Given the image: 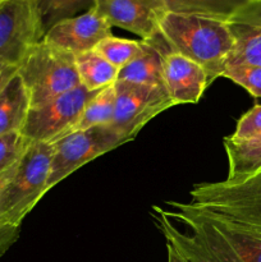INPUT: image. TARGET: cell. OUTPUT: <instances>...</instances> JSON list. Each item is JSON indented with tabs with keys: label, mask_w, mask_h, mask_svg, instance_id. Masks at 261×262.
<instances>
[{
	"label": "cell",
	"mask_w": 261,
	"mask_h": 262,
	"mask_svg": "<svg viewBox=\"0 0 261 262\" xmlns=\"http://www.w3.org/2000/svg\"><path fill=\"white\" fill-rule=\"evenodd\" d=\"M170 210L153 206L151 217L187 262H261V241L235 229L188 202H168Z\"/></svg>",
	"instance_id": "6da1fadb"
},
{
	"label": "cell",
	"mask_w": 261,
	"mask_h": 262,
	"mask_svg": "<svg viewBox=\"0 0 261 262\" xmlns=\"http://www.w3.org/2000/svg\"><path fill=\"white\" fill-rule=\"evenodd\" d=\"M159 31L168 48L201 66L210 82L222 77L233 49L227 19L166 12Z\"/></svg>",
	"instance_id": "7a4b0ae2"
},
{
	"label": "cell",
	"mask_w": 261,
	"mask_h": 262,
	"mask_svg": "<svg viewBox=\"0 0 261 262\" xmlns=\"http://www.w3.org/2000/svg\"><path fill=\"white\" fill-rule=\"evenodd\" d=\"M188 204L261 241V171L240 181L196 184Z\"/></svg>",
	"instance_id": "3957f363"
},
{
	"label": "cell",
	"mask_w": 261,
	"mask_h": 262,
	"mask_svg": "<svg viewBox=\"0 0 261 262\" xmlns=\"http://www.w3.org/2000/svg\"><path fill=\"white\" fill-rule=\"evenodd\" d=\"M54 145L30 142L0 192V223L20 228L23 219L48 193Z\"/></svg>",
	"instance_id": "277c9868"
},
{
	"label": "cell",
	"mask_w": 261,
	"mask_h": 262,
	"mask_svg": "<svg viewBox=\"0 0 261 262\" xmlns=\"http://www.w3.org/2000/svg\"><path fill=\"white\" fill-rule=\"evenodd\" d=\"M31 107L40 106L81 84L74 54L42 38L30 49L18 68Z\"/></svg>",
	"instance_id": "5b68a950"
},
{
	"label": "cell",
	"mask_w": 261,
	"mask_h": 262,
	"mask_svg": "<svg viewBox=\"0 0 261 262\" xmlns=\"http://www.w3.org/2000/svg\"><path fill=\"white\" fill-rule=\"evenodd\" d=\"M174 106L164 84L115 82L114 115L109 127L127 142L135 140L148 122Z\"/></svg>",
	"instance_id": "8992f818"
},
{
	"label": "cell",
	"mask_w": 261,
	"mask_h": 262,
	"mask_svg": "<svg viewBox=\"0 0 261 262\" xmlns=\"http://www.w3.org/2000/svg\"><path fill=\"white\" fill-rule=\"evenodd\" d=\"M94 94L79 84L40 106L31 107L20 135L28 142L54 145L74 132L84 105Z\"/></svg>",
	"instance_id": "52a82bcc"
},
{
	"label": "cell",
	"mask_w": 261,
	"mask_h": 262,
	"mask_svg": "<svg viewBox=\"0 0 261 262\" xmlns=\"http://www.w3.org/2000/svg\"><path fill=\"white\" fill-rule=\"evenodd\" d=\"M127 143L109 125L73 132L54 143L48 192L90 161Z\"/></svg>",
	"instance_id": "ba28073f"
},
{
	"label": "cell",
	"mask_w": 261,
	"mask_h": 262,
	"mask_svg": "<svg viewBox=\"0 0 261 262\" xmlns=\"http://www.w3.org/2000/svg\"><path fill=\"white\" fill-rule=\"evenodd\" d=\"M44 35L42 22L31 0H5L0 4V60L19 67Z\"/></svg>",
	"instance_id": "9c48e42d"
},
{
	"label": "cell",
	"mask_w": 261,
	"mask_h": 262,
	"mask_svg": "<svg viewBox=\"0 0 261 262\" xmlns=\"http://www.w3.org/2000/svg\"><path fill=\"white\" fill-rule=\"evenodd\" d=\"M97 12L113 26L153 40L160 35L159 23L166 13L163 0H96Z\"/></svg>",
	"instance_id": "30bf717a"
},
{
	"label": "cell",
	"mask_w": 261,
	"mask_h": 262,
	"mask_svg": "<svg viewBox=\"0 0 261 262\" xmlns=\"http://www.w3.org/2000/svg\"><path fill=\"white\" fill-rule=\"evenodd\" d=\"M113 26L92 7L87 12L55 23L44 35V40L69 53L81 54L94 50L95 46L112 33Z\"/></svg>",
	"instance_id": "8fae6325"
},
{
	"label": "cell",
	"mask_w": 261,
	"mask_h": 262,
	"mask_svg": "<svg viewBox=\"0 0 261 262\" xmlns=\"http://www.w3.org/2000/svg\"><path fill=\"white\" fill-rule=\"evenodd\" d=\"M233 38L228 67H261V0H247L227 18Z\"/></svg>",
	"instance_id": "7c38bea8"
},
{
	"label": "cell",
	"mask_w": 261,
	"mask_h": 262,
	"mask_svg": "<svg viewBox=\"0 0 261 262\" xmlns=\"http://www.w3.org/2000/svg\"><path fill=\"white\" fill-rule=\"evenodd\" d=\"M163 83L176 106L197 104L211 82L201 66L166 49L163 55Z\"/></svg>",
	"instance_id": "4fadbf2b"
},
{
	"label": "cell",
	"mask_w": 261,
	"mask_h": 262,
	"mask_svg": "<svg viewBox=\"0 0 261 262\" xmlns=\"http://www.w3.org/2000/svg\"><path fill=\"white\" fill-rule=\"evenodd\" d=\"M168 45L161 35L153 40H141V50L137 55L119 71L118 81L130 83L153 84L163 83V55Z\"/></svg>",
	"instance_id": "5bb4252c"
},
{
	"label": "cell",
	"mask_w": 261,
	"mask_h": 262,
	"mask_svg": "<svg viewBox=\"0 0 261 262\" xmlns=\"http://www.w3.org/2000/svg\"><path fill=\"white\" fill-rule=\"evenodd\" d=\"M30 109L27 89L17 73L0 92V136L22 132Z\"/></svg>",
	"instance_id": "9a60e30c"
},
{
	"label": "cell",
	"mask_w": 261,
	"mask_h": 262,
	"mask_svg": "<svg viewBox=\"0 0 261 262\" xmlns=\"http://www.w3.org/2000/svg\"><path fill=\"white\" fill-rule=\"evenodd\" d=\"M228 159L227 181H240L261 171V136L247 141L224 138Z\"/></svg>",
	"instance_id": "2e32d148"
},
{
	"label": "cell",
	"mask_w": 261,
	"mask_h": 262,
	"mask_svg": "<svg viewBox=\"0 0 261 262\" xmlns=\"http://www.w3.org/2000/svg\"><path fill=\"white\" fill-rule=\"evenodd\" d=\"M74 58L79 82L89 91H100L118 81L119 69L112 66L95 50L77 54Z\"/></svg>",
	"instance_id": "e0dca14e"
},
{
	"label": "cell",
	"mask_w": 261,
	"mask_h": 262,
	"mask_svg": "<svg viewBox=\"0 0 261 262\" xmlns=\"http://www.w3.org/2000/svg\"><path fill=\"white\" fill-rule=\"evenodd\" d=\"M114 107L115 83L95 92L94 96L84 105V109L74 128V132L109 125L114 115Z\"/></svg>",
	"instance_id": "ac0fdd59"
},
{
	"label": "cell",
	"mask_w": 261,
	"mask_h": 262,
	"mask_svg": "<svg viewBox=\"0 0 261 262\" xmlns=\"http://www.w3.org/2000/svg\"><path fill=\"white\" fill-rule=\"evenodd\" d=\"M42 22L44 30L67 18L87 12L95 7L96 0H31Z\"/></svg>",
	"instance_id": "d6986e66"
},
{
	"label": "cell",
	"mask_w": 261,
	"mask_h": 262,
	"mask_svg": "<svg viewBox=\"0 0 261 262\" xmlns=\"http://www.w3.org/2000/svg\"><path fill=\"white\" fill-rule=\"evenodd\" d=\"M247 0H163L166 12L200 14L227 19Z\"/></svg>",
	"instance_id": "ffe728a7"
},
{
	"label": "cell",
	"mask_w": 261,
	"mask_h": 262,
	"mask_svg": "<svg viewBox=\"0 0 261 262\" xmlns=\"http://www.w3.org/2000/svg\"><path fill=\"white\" fill-rule=\"evenodd\" d=\"M104 59H106L112 66L120 71L124 68L141 50V41L129 40V38L117 37L110 35L100 41L94 49Z\"/></svg>",
	"instance_id": "44dd1931"
},
{
	"label": "cell",
	"mask_w": 261,
	"mask_h": 262,
	"mask_svg": "<svg viewBox=\"0 0 261 262\" xmlns=\"http://www.w3.org/2000/svg\"><path fill=\"white\" fill-rule=\"evenodd\" d=\"M223 78L243 87L253 97H261V67L234 66L228 67L222 74Z\"/></svg>",
	"instance_id": "7402d4cb"
},
{
	"label": "cell",
	"mask_w": 261,
	"mask_h": 262,
	"mask_svg": "<svg viewBox=\"0 0 261 262\" xmlns=\"http://www.w3.org/2000/svg\"><path fill=\"white\" fill-rule=\"evenodd\" d=\"M28 143L20 133L0 136V177L19 160Z\"/></svg>",
	"instance_id": "603a6c76"
},
{
	"label": "cell",
	"mask_w": 261,
	"mask_h": 262,
	"mask_svg": "<svg viewBox=\"0 0 261 262\" xmlns=\"http://www.w3.org/2000/svg\"><path fill=\"white\" fill-rule=\"evenodd\" d=\"M261 136V105H255L242 115L234 132L228 137L233 141H247Z\"/></svg>",
	"instance_id": "cb8c5ba5"
},
{
	"label": "cell",
	"mask_w": 261,
	"mask_h": 262,
	"mask_svg": "<svg viewBox=\"0 0 261 262\" xmlns=\"http://www.w3.org/2000/svg\"><path fill=\"white\" fill-rule=\"evenodd\" d=\"M18 163V161H17ZM17 163L12 166L8 171H5L2 177H0V192H2L3 187L5 186L8 179L10 178L12 176L13 170H14L15 165ZM19 232L20 228H14V227H9V225H4L0 223V257L17 242L18 237H19Z\"/></svg>",
	"instance_id": "d4e9b609"
},
{
	"label": "cell",
	"mask_w": 261,
	"mask_h": 262,
	"mask_svg": "<svg viewBox=\"0 0 261 262\" xmlns=\"http://www.w3.org/2000/svg\"><path fill=\"white\" fill-rule=\"evenodd\" d=\"M18 68H19L18 66L0 60V92L9 83L10 79L18 73Z\"/></svg>",
	"instance_id": "484cf974"
},
{
	"label": "cell",
	"mask_w": 261,
	"mask_h": 262,
	"mask_svg": "<svg viewBox=\"0 0 261 262\" xmlns=\"http://www.w3.org/2000/svg\"><path fill=\"white\" fill-rule=\"evenodd\" d=\"M166 252H168V262H187L174 250L173 247H170L169 245H166Z\"/></svg>",
	"instance_id": "4316f807"
},
{
	"label": "cell",
	"mask_w": 261,
	"mask_h": 262,
	"mask_svg": "<svg viewBox=\"0 0 261 262\" xmlns=\"http://www.w3.org/2000/svg\"><path fill=\"white\" fill-rule=\"evenodd\" d=\"M3 2H5V0H0V4H2V3H3Z\"/></svg>",
	"instance_id": "83f0119b"
}]
</instances>
